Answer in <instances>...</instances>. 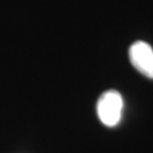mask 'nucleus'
<instances>
[{
    "label": "nucleus",
    "instance_id": "1",
    "mask_svg": "<svg viewBox=\"0 0 153 153\" xmlns=\"http://www.w3.org/2000/svg\"><path fill=\"white\" fill-rule=\"evenodd\" d=\"M124 108L123 97L115 90H109L101 94L97 103L99 119L103 125L115 127L119 124Z\"/></svg>",
    "mask_w": 153,
    "mask_h": 153
},
{
    "label": "nucleus",
    "instance_id": "2",
    "mask_svg": "<svg viewBox=\"0 0 153 153\" xmlns=\"http://www.w3.org/2000/svg\"><path fill=\"white\" fill-rule=\"evenodd\" d=\"M131 65L144 76L153 78V49L144 41H136L129 48Z\"/></svg>",
    "mask_w": 153,
    "mask_h": 153
}]
</instances>
